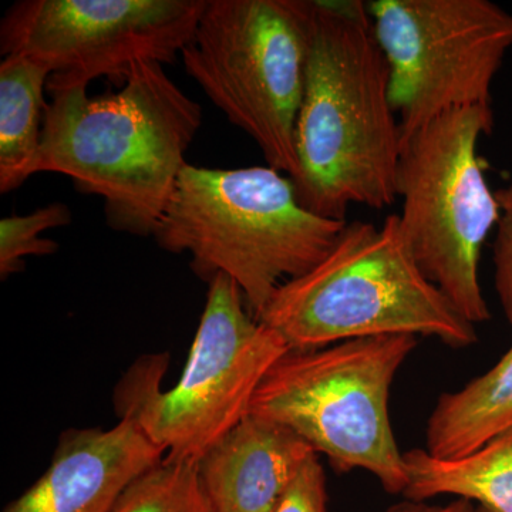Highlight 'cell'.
Returning <instances> with one entry per match:
<instances>
[{
  "label": "cell",
  "mask_w": 512,
  "mask_h": 512,
  "mask_svg": "<svg viewBox=\"0 0 512 512\" xmlns=\"http://www.w3.org/2000/svg\"><path fill=\"white\" fill-rule=\"evenodd\" d=\"M473 512H488V511L484 510V508H481V507H474Z\"/></svg>",
  "instance_id": "cell-21"
},
{
  "label": "cell",
  "mask_w": 512,
  "mask_h": 512,
  "mask_svg": "<svg viewBox=\"0 0 512 512\" xmlns=\"http://www.w3.org/2000/svg\"><path fill=\"white\" fill-rule=\"evenodd\" d=\"M473 510V504L467 500H456L446 505H429L424 501L407 500L393 505L384 512H473Z\"/></svg>",
  "instance_id": "cell-20"
},
{
  "label": "cell",
  "mask_w": 512,
  "mask_h": 512,
  "mask_svg": "<svg viewBox=\"0 0 512 512\" xmlns=\"http://www.w3.org/2000/svg\"><path fill=\"white\" fill-rule=\"evenodd\" d=\"M390 72L365 2L309 0L305 89L295 127L306 210L346 220L352 205L397 200L402 130L389 96Z\"/></svg>",
  "instance_id": "cell-1"
},
{
  "label": "cell",
  "mask_w": 512,
  "mask_h": 512,
  "mask_svg": "<svg viewBox=\"0 0 512 512\" xmlns=\"http://www.w3.org/2000/svg\"><path fill=\"white\" fill-rule=\"evenodd\" d=\"M404 497L426 501L440 495L476 501L488 512H512V430L456 458L431 456L424 448L404 453Z\"/></svg>",
  "instance_id": "cell-14"
},
{
  "label": "cell",
  "mask_w": 512,
  "mask_h": 512,
  "mask_svg": "<svg viewBox=\"0 0 512 512\" xmlns=\"http://www.w3.org/2000/svg\"><path fill=\"white\" fill-rule=\"evenodd\" d=\"M510 430L512 345L483 375L441 394L427 421L424 450L439 458L466 456Z\"/></svg>",
  "instance_id": "cell-13"
},
{
  "label": "cell",
  "mask_w": 512,
  "mask_h": 512,
  "mask_svg": "<svg viewBox=\"0 0 512 512\" xmlns=\"http://www.w3.org/2000/svg\"><path fill=\"white\" fill-rule=\"evenodd\" d=\"M419 345L412 335L289 350L259 384L249 413L298 434L339 473L365 470L390 494L407 487L389 414L397 372Z\"/></svg>",
  "instance_id": "cell-6"
},
{
  "label": "cell",
  "mask_w": 512,
  "mask_h": 512,
  "mask_svg": "<svg viewBox=\"0 0 512 512\" xmlns=\"http://www.w3.org/2000/svg\"><path fill=\"white\" fill-rule=\"evenodd\" d=\"M201 126L200 104L164 64L141 60L119 92L52 94L35 174L66 175L77 191L103 198L111 229L153 237Z\"/></svg>",
  "instance_id": "cell-2"
},
{
  "label": "cell",
  "mask_w": 512,
  "mask_h": 512,
  "mask_svg": "<svg viewBox=\"0 0 512 512\" xmlns=\"http://www.w3.org/2000/svg\"><path fill=\"white\" fill-rule=\"evenodd\" d=\"M72 222V211L63 202H53L25 217L0 220V278L25 269L26 256L53 255L59 244L53 239L39 237L47 229L64 227Z\"/></svg>",
  "instance_id": "cell-17"
},
{
  "label": "cell",
  "mask_w": 512,
  "mask_h": 512,
  "mask_svg": "<svg viewBox=\"0 0 512 512\" xmlns=\"http://www.w3.org/2000/svg\"><path fill=\"white\" fill-rule=\"evenodd\" d=\"M493 127L491 106L446 111L403 144L397 173L400 231L414 261L474 326L491 319L480 259L501 215L478 157Z\"/></svg>",
  "instance_id": "cell-7"
},
{
  "label": "cell",
  "mask_w": 512,
  "mask_h": 512,
  "mask_svg": "<svg viewBox=\"0 0 512 512\" xmlns=\"http://www.w3.org/2000/svg\"><path fill=\"white\" fill-rule=\"evenodd\" d=\"M389 64V96L403 144L446 111L491 106L512 47V15L490 0L367 2Z\"/></svg>",
  "instance_id": "cell-9"
},
{
  "label": "cell",
  "mask_w": 512,
  "mask_h": 512,
  "mask_svg": "<svg viewBox=\"0 0 512 512\" xmlns=\"http://www.w3.org/2000/svg\"><path fill=\"white\" fill-rule=\"evenodd\" d=\"M346 222L306 210L291 178L269 165L187 164L153 238L164 251L190 254L208 284L218 274L234 279L259 320L282 285L329 254Z\"/></svg>",
  "instance_id": "cell-3"
},
{
  "label": "cell",
  "mask_w": 512,
  "mask_h": 512,
  "mask_svg": "<svg viewBox=\"0 0 512 512\" xmlns=\"http://www.w3.org/2000/svg\"><path fill=\"white\" fill-rule=\"evenodd\" d=\"M50 72L28 57L0 63V192L18 190L35 175Z\"/></svg>",
  "instance_id": "cell-15"
},
{
  "label": "cell",
  "mask_w": 512,
  "mask_h": 512,
  "mask_svg": "<svg viewBox=\"0 0 512 512\" xmlns=\"http://www.w3.org/2000/svg\"><path fill=\"white\" fill-rule=\"evenodd\" d=\"M271 512H328L326 476L319 454L306 461Z\"/></svg>",
  "instance_id": "cell-19"
},
{
  "label": "cell",
  "mask_w": 512,
  "mask_h": 512,
  "mask_svg": "<svg viewBox=\"0 0 512 512\" xmlns=\"http://www.w3.org/2000/svg\"><path fill=\"white\" fill-rule=\"evenodd\" d=\"M289 350L252 315L237 282L215 275L180 380L163 392L168 356L137 360L114 393L117 413L136 421L165 457L198 461L248 416L259 384Z\"/></svg>",
  "instance_id": "cell-5"
},
{
  "label": "cell",
  "mask_w": 512,
  "mask_h": 512,
  "mask_svg": "<svg viewBox=\"0 0 512 512\" xmlns=\"http://www.w3.org/2000/svg\"><path fill=\"white\" fill-rule=\"evenodd\" d=\"M164 456L128 417L109 430L64 431L46 473L3 512H111Z\"/></svg>",
  "instance_id": "cell-11"
},
{
  "label": "cell",
  "mask_w": 512,
  "mask_h": 512,
  "mask_svg": "<svg viewBox=\"0 0 512 512\" xmlns=\"http://www.w3.org/2000/svg\"><path fill=\"white\" fill-rule=\"evenodd\" d=\"M315 450L293 431L248 414L197 461L214 512H271Z\"/></svg>",
  "instance_id": "cell-12"
},
{
  "label": "cell",
  "mask_w": 512,
  "mask_h": 512,
  "mask_svg": "<svg viewBox=\"0 0 512 512\" xmlns=\"http://www.w3.org/2000/svg\"><path fill=\"white\" fill-rule=\"evenodd\" d=\"M111 512H214L198 476L197 461L165 457L137 478Z\"/></svg>",
  "instance_id": "cell-16"
},
{
  "label": "cell",
  "mask_w": 512,
  "mask_h": 512,
  "mask_svg": "<svg viewBox=\"0 0 512 512\" xmlns=\"http://www.w3.org/2000/svg\"><path fill=\"white\" fill-rule=\"evenodd\" d=\"M259 320L291 350L387 335L434 338L451 349L478 340L476 326L414 261L397 214L387 215L382 227L346 222L329 254L282 285Z\"/></svg>",
  "instance_id": "cell-4"
},
{
  "label": "cell",
  "mask_w": 512,
  "mask_h": 512,
  "mask_svg": "<svg viewBox=\"0 0 512 512\" xmlns=\"http://www.w3.org/2000/svg\"><path fill=\"white\" fill-rule=\"evenodd\" d=\"M308 46L309 0H205L181 52L188 76L291 180Z\"/></svg>",
  "instance_id": "cell-8"
},
{
  "label": "cell",
  "mask_w": 512,
  "mask_h": 512,
  "mask_svg": "<svg viewBox=\"0 0 512 512\" xmlns=\"http://www.w3.org/2000/svg\"><path fill=\"white\" fill-rule=\"evenodd\" d=\"M501 215L493 245L494 288L512 325V184L494 191Z\"/></svg>",
  "instance_id": "cell-18"
},
{
  "label": "cell",
  "mask_w": 512,
  "mask_h": 512,
  "mask_svg": "<svg viewBox=\"0 0 512 512\" xmlns=\"http://www.w3.org/2000/svg\"><path fill=\"white\" fill-rule=\"evenodd\" d=\"M205 0H20L0 23L3 56L50 72L47 92L123 84L141 60L173 64L191 42Z\"/></svg>",
  "instance_id": "cell-10"
}]
</instances>
